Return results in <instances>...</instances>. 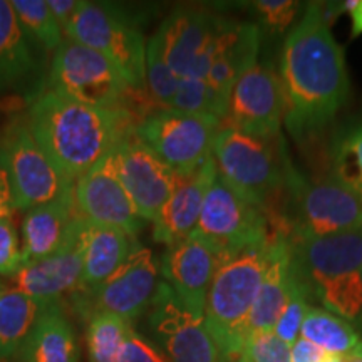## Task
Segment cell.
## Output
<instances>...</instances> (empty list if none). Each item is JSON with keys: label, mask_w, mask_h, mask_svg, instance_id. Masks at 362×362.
Returning <instances> with one entry per match:
<instances>
[{"label": "cell", "mask_w": 362, "mask_h": 362, "mask_svg": "<svg viewBox=\"0 0 362 362\" xmlns=\"http://www.w3.org/2000/svg\"><path fill=\"white\" fill-rule=\"evenodd\" d=\"M280 79L284 121L293 138L322 129L346 104L351 88L346 57L319 4H310L285 37Z\"/></svg>", "instance_id": "cell-1"}, {"label": "cell", "mask_w": 362, "mask_h": 362, "mask_svg": "<svg viewBox=\"0 0 362 362\" xmlns=\"http://www.w3.org/2000/svg\"><path fill=\"white\" fill-rule=\"evenodd\" d=\"M129 112L72 101L49 89L34 98L25 123L44 153L74 183L129 133Z\"/></svg>", "instance_id": "cell-2"}, {"label": "cell", "mask_w": 362, "mask_h": 362, "mask_svg": "<svg viewBox=\"0 0 362 362\" xmlns=\"http://www.w3.org/2000/svg\"><path fill=\"white\" fill-rule=\"evenodd\" d=\"M293 264L325 310L346 320L362 314V230L349 233L292 235Z\"/></svg>", "instance_id": "cell-3"}, {"label": "cell", "mask_w": 362, "mask_h": 362, "mask_svg": "<svg viewBox=\"0 0 362 362\" xmlns=\"http://www.w3.org/2000/svg\"><path fill=\"white\" fill-rule=\"evenodd\" d=\"M274 240L226 255L211 280L205 324L228 362L237 361L245 342L248 317L269 267Z\"/></svg>", "instance_id": "cell-4"}, {"label": "cell", "mask_w": 362, "mask_h": 362, "mask_svg": "<svg viewBox=\"0 0 362 362\" xmlns=\"http://www.w3.org/2000/svg\"><path fill=\"white\" fill-rule=\"evenodd\" d=\"M64 37L101 54L116 67L129 88H141L146 78V42L141 30L112 4L84 2L67 25Z\"/></svg>", "instance_id": "cell-5"}, {"label": "cell", "mask_w": 362, "mask_h": 362, "mask_svg": "<svg viewBox=\"0 0 362 362\" xmlns=\"http://www.w3.org/2000/svg\"><path fill=\"white\" fill-rule=\"evenodd\" d=\"M218 176L253 205L267 202L285 181L282 161L272 139L220 128L211 149Z\"/></svg>", "instance_id": "cell-6"}, {"label": "cell", "mask_w": 362, "mask_h": 362, "mask_svg": "<svg viewBox=\"0 0 362 362\" xmlns=\"http://www.w3.org/2000/svg\"><path fill=\"white\" fill-rule=\"evenodd\" d=\"M220 121L187 115L171 107L148 112L134 126V136L151 149L178 178L197 171L211 156Z\"/></svg>", "instance_id": "cell-7"}, {"label": "cell", "mask_w": 362, "mask_h": 362, "mask_svg": "<svg viewBox=\"0 0 362 362\" xmlns=\"http://www.w3.org/2000/svg\"><path fill=\"white\" fill-rule=\"evenodd\" d=\"M158 275L160 265L153 252L138 243L115 274L94 287L78 288L71 297L76 310L86 319L98 312H106L133 324L151 305L160 285Z\"/></svg>", "instance_id": "cell-8"}, {"label": "cell", "mask_w": 362, "mask_h": 362, "mask_svg": "<svg viewBox=\"0 0 362 362\" xmlns=\"http://www.w3.org/2000/svg\"><path fill=\"white\" fill-rule=\"evenodd\" d=\"M51 89L88 106L116 110L131 89L107 59L74 40L64 39L54 52Z\"/></svg>", "instance_id": "cell-9"}, {"label": "cell", "mask_w": 362, "mask_h": 362, "mask_svg": "<svg viewBox=\"0 0 362 362\" xmlns=\"http://www.w3.org/2000/svg\"><path fill=\"white\" fill-rule=\"evenodd\" d=\"M192 235L210 242L225 257L277 237L270 232L265 208L245 200L220 176L208 189L200 220Z\"/></svg>", "instance_id": "cell-10"}, {"label": "cell", "mask_w": 362, "mask_h": 362, "mask_svg": "<svg viewBox=\"0 0 362 362\" xmlns=\"http://www.w3.org/2000/svg\"><path fill=\"white\" fill-rule=\"evenodd\" d=\"M148 337L171 362H228L205 324L161 280L146 310Z\"/></svg>", "instance_id": "cell-11"}, {"label": "cell", "mask_w": 362, "mask_h": 362, "mask_svg": "<svg viewBox=\"0 0 362 362\" xmlns=\"http://www.w3.org/2000/svg\"><path fill=\"white\" fill-rule=\"evenodd\" d=\"M0 158L11 180L16 210L44 205L74 187L39 146L27 123L8 126L0 138Z\"/></svg>", "instance_id": "cell-12"}, {"label": "cell", "mask_w": 362, "mask_h": 362, "mask_svg": "<svg viewBox=\"0 0 362 362\" xmlns=\"http://www.w3.org/2000/svg\"><path fill=\"white\" fill-rule=\"evenodd\" d=\"M285 171L298 215L293 233L327 237L362 230V202L351 189L334 178L310 181L291 166Z\"/></svg>", "instance_id": "cell-13"}, {"label": "cell", "mask_w": 362, "mask_h": 362, "mask_svg": "<svg viewBox=\"0 0 362 362\" xmlns=\"http://www.w3.org/2000/svg\"><path fill=\"white\" fill-rule=\"evenodd\" d=\"M284 119L285 98L280 74L269 64H255L235 83L220 128L274 139Z\"/></svg>", "instance_id": "cell-14"}, {"label": "cell", "mask_w": 362, "mask_h": 362, "mask_svg": "<svg viewBox=\"0 0 362 362\" xmlns=\"http://www.w3.org/2000/svg\"><path fill=\"white\" fill-rule=\"evenodd\" d=\"M72 193L81 218L90 223L116 226L133 237L146 223L121 181L115 149L74 181Z\"/></svg>", "instance_id": "cell-15"}, {"label": "cell", "mask_w": 362, "mask_h": 362, "mask_svg": "<svg viewBox=\"0 0 362 362\" xmlns=\"http://www.w3.org/2000/svg\"><path fill=\"white\" fill-rule=\"evenodd\" d=\"M117 170L143 220L153 221L178 183V175L133 133L115 148Z\"/></svg>", "instance_id": "cell-16"}, {"label": "cell", "mask_w": 362, "mask_h": 362, "mask_svg": "<svg viewBox=\"0 0 362 362\" xmlns=\"http://www.w3.org/2000/svg\"><path fill=\"white\" fill-rule=\"evenodd\" d=\"M223 259V253L210 242L189 235L166 248L160 274L194 315L205 317L208 291Z\"/></svg>", "instance_id": "cell-17"}, {"label": "cell", "mask_w": 362, "mask_h": 362, "mask_svg": "<svg viewBox=\"0 0 362 362\" xmlns=\"http://www.w3.org/2000/svg\"><path fill=\"white\" fill-rule=\"evenodd\" d=\"M72 189L25 211L21 228L24 264L42 260L78 242L83 218L76 208Z\"/></svg>", "instance_id": "cell-18"}, {"label": "cell", "mask_w": 362, "mask_h": 362, "mask_svg": "<svg viewBox=\"0 0 362 362\" xmlns=\"http://www.w3.org/2000/svg\"><path fill=\"white\" fill-rule=\"evenodd\" d=\"M216 176L218 170L214 156H210L194 173L178 180L173 193L151 221L153 238L158 243L170 247L192 235L200 220L208 189L211 188Z\"/></svg>", "instance_id": "cell-19"}, {"label": "cell", "mask_w": 362, "mask_h": 362, "mask_svg": "<svg viewBox=\"0 0 362 362\" xmlns=\"http://www.w3.org/2000/svg\"><path fill=\"white\" fill-rule=\"evenodd\" d=\"M13 291L25 293L47 304H61L83 282V259L78 242L42 260L29 262L12 275Z\"/></svg>", "instance_id": "cell-20"}, {"label": "cell", "mask_w": 362, "mask_h": 362, "mask_svg": "<svg viewBox=\"0 0 362 362\" xmlns=\"http://www.w3.org/2000/svg\"><path fill=\"white\" fill-rule=\"evenodd\" d=\"M259 27L220 19L216 54L206 74L208 88L228 107V98L237 81L257 64Z\"/></svg>", "instance_id": "cell-21"}, {"label": "cell", "mask_w": 362, "mask_h": 362, "mask_svg": "<svg viewBox=\"0 0 362 362\" xmlns=\"http://www.w3.org/2000/svg\"><path fill=\"white\" fill-rule=\"evenodd\" d=\"M215 25L216 17L188 7L175 8L161 22L155 35L170 67L180 79L189 76Z\"/></svg>", "instance_id": "cell-22"}, {"label": "cell", "mask_w": 362, "mask_h": 362, "mask_svg": "<svg viewBox=\"0 0 362 362\" xmlns=\"http://www.w3.org/2000/svg\"><path fill=\"white\" fill-rule=\"evenodd\" d=\"M296 280L297 269L293 264L291 242L284 235H277L272 243L269 267L248 317L247 336L252 332L275 329Z\"/></svg>", "instance_id": "cell-23"}, {"label": "cell", "mask_w": 362, "mask_h": 362, "mask_svg": "<svg viewBox=\"0 0 362 362\" xmlns=\"http://www.w3.org/2000/svg\"><path fill=\"white\" fill-rule=\"evenodd\" d=\"M138 243L136 237L124 230L83 220L78 238L83 259V282L79 288L94 287L115 274Z\"/></svg>", "instance_id": "cell-24"}, {"label": "cell", "mask_w": 362, "mask_h": 362, "mask_svg": "<svg viewBox=\"0 0 362 362\" xmlns=\"http://www.w3.org/2000/svg\"><path fill=\"white\" fill-rule=\"evenodd\" d=\"M37 72L35 44L22 29L12 2L0 0V96L25 89Z\"/></svg>", "instance_id": "cell-25"}, {"label": "cell", "mask_w": 362, "mask_h": 362, "mask_svg": "<svg viewBox=\"0 0 362 362\" xmlns=\"http://www.w3.org/2000/svg\"><path fill=\"white\" fill-rule=\"evenodd\" d=\"M19 362H81L74 327L61 304L49 307L17 351Z\"/></svg>", "instance_id": "cell-26"}, {"label": "cell", "mask_w": 362, "mask_h": 362, "mask_svg": "<svg viewBox=\"0 0 362 362\" xmlns=\"http://www.w3.org/2000/svg\"><path fill=\"white\" fill-rule=\"evenodd\" d=\"M52 305L56 304H47L11 287L0 292V359L17 354L34 325Z\"/></svg>", "instance_id": "cell-27"}, {"label": "cell", "mask_w": 362, "mask_h": 362, "mask_svg": "<svg viewBox=\"0 0 362 362\" xmlns=\"http://www.w3.org/2000/svg\"><path fill=\"white\" fill-rule=\"evenodd\" d=\"M300 337L314 342L334 356H346L359 344V336L349 320L325 309L309 307L300 327Z\"/></svg>", "instance_id": "cell-28"}, {"label": "cell", "mask_w": 362, "mask_h": 362, "mask_svg": "<svg viewBox=\"0 0 362 362\" xmlns=\"http://www.w3.org/2000/svg\"><path fill=\"white\" fill-rule=\"evenodd\" d=\"M133 327L121 317L98 312L86 325V349L89 362H116L126 336Z\"/></svg>", "instance_id": "cell-29"}, {"label": "cell", "mask_w": 362, "mask_h": 362, "mask_svg": "<svg viewBox=\"0 0 362 362\" xmlns=\"http://www.w3.org/2000/svg\"><path fill=\"white\" fill-rule=\"evenodd\" d=\"M13 12L30 40L47 52H56L64 40L61 25L45 0H12Z\"/></svg>", "instance_id": "cell-30"}, {"label": "cell", "mask_w": 362, "mask_h": 362, "mask_svg": "<svg viewBox=\"0 0 362 362\" xmlns=\"http://www.w3.org/2000/svg\"><path fill=\"white\" fill-rule=\"evenodd\" d=\"M332 178L362 202V123L347 129L334 144Z\"/></svg>", "instance_id": "cell-31"}, {"label": "cell", "mask_w": 362, "mask_h": 362, "mask_svg": "<svg viewBox=\"0 0 362 362\" xmlns=\"http://www.w3.org/2000/svg\"><path fill=\"white\" fill-rule=\"evenodd\" d=\"M171 110L187 112L194 116H208L223 121L226 115V104L215 96L214 90L208 88L205 79L181 78L178 89L171 101Z\"/></svg>", "instance_id": "cell-32"}, {"label": "cell", "mask_w": 362, "mask_h": 362, "mask_svg": "<svg viewBox=\"0 0 362 362\" xmlns=\"http://www.w3.org/2000/svg\"><path fill=\"white\" fill-rule=\"evenodd\" d=\"M144 84L160 107H170L173 101L180 78L166 61L160 40L155 34L146 42V78Z\"/></svg>", "instance_id": "cell-33"}, {"label": "cell", "mask_w": 362, "mask_h": 362, "mask_svg": "<svg viewBox=\"0 0 362 362\" xmlns=\"http://www.w3.org/2000/svg\"><path fill=\"white\" fill-rule=\"evenodd\" d=\"M235 362H292L291 346L274 330L248 334Z\"/></svg>", "instance_id": "cell-34"}, {"label": "cell", "mask_w": 362, "mask_h": 362, "mask_svg": "<svg viewBox=\"0 0 362 362\" xmlns=\"http://www.w3.org/2000/svg\"><path fill=\"white\" fill-rule=\"evenodd\" d=\"M307 296H309V288H307L304 280L300 279V275H298L297 272L296 284H293L287 304H285L282 314H280L274 329V332L277 334L284 342H287L288 346H292V344L300 337L302 322H304L307 310H309L310 307L307 304Z\"/></svg>", "instance_id": "cell-35"}, {"label": "cell", "mask_w": 362, "mask_h": 362, "mask_svg": "<svg viewBox=\"0 0 362 362\" xmlns=\"http://www.w3.org/2000/svg\"><path fill=\"white\" fill-rule=\"evenodd\" d=\"M24 265L22 240L11 218L0 220V275L12 277Z\"/></svg>", "instance_id": "cell-36"}, {"label": "cell", "mask_w": 362, "mask_h": 362, "mask_svg": "<svg viewBox=\"0 0 362 362\" xmlns=\"http://www.w3.org/2000/svg\"><path fill=\"white\" fill-rule=\"evenodd\" d=\"M116 362H171L160 347L134 327L126 336Z\"/></svg>", "instance_id": "cell-37"}, {"label": "cell", "mask_w": 362, "mask_h": 362, "mask_svg": "<svg viewBox=\"0 0 362 362\" xmlns=\"http://www.w3.org/2000/svg\"><path fill=\"white\" fill-rule=\"evenodd\" d=\"M253 8L272 33H285L296 19L298 4L292 0H259Z\"/></svg>", "instance_id": "cell-38"}, {"label": "cell", "mask_w": 362, "mask_h": 362, "mask_svg": "<svg viewBox=\"0 0 362 362\" xmlns=\"http://www.w3.org/2000/svg\"><path fill=\"white\" fill-rule=\"evenodd\" d=\"M291 356L292 362H325L329 352L304 337H298L291 346Z\"/></svg>", "instance_id": "cell-39"}, {"label": "cell", "mask_w": 362, "mask_h": 362, "mask_svg": "<svg viewBox=\"0 0 362 362\" xmlns=\"http://www.w3.org/2000/svg\"><path fill=\"white\" fill-rule=\"evenodd\" d=\"M49 8H51L54 19L61 25L62 33H66L67 25L74 19V16L81 8L83 0H45Z\"/></svg>", "instance_id": "cell-40"}, {"label": "cell", "mask_w": 362, "mask_h": 362, "mask_svg": "<svg viewBox=\"0 0 362 362\" xmlns=\"http://www.w3.org/2000/svg\"><path fill=\"white\" fill-rule=\"evenodd\" d=\"M13 211H16V203H13L11 180H8L7 170L0 158V220L11 218Z\"/></svg>", "instance_id": "cell-41"}, {"label": "cell", "mask_w": 362, "mask_h": 362, "mask_svg": "<svg viewBox=\"0 0 362 362\" xmlns=\"http://www.w3.org/2000/svg\"><path fill=\"white\" fill-rule=\"evenodd\" d=\"M352 17V37L362 34V0L357 2L354 12L351 13Z\"/></svg>", "instance_id": "cell-42"}, {"label": "cell", "mask_w": 362, "mask_h": 362, "mask_svg": "<svg viewBox=\"0 0 362 362\" xmlns=\"http://www.w3.org/2000/svg\"><path fill=\"white\" fill-rule=\"evenodd\" d=\"M342 362H362V342L357 344L349 354L342 356Z\"/></svg>", "instance_id": "cell-43"}, {"label": "cell", "mask_w": 362, "mask_h": 362, "mask_svg": "<svg viewBox=\"0 0 362 362\" xmlns=\"http://www.w3.org/2000/svg\"><path fill=\"white\" fill-rule=\"evenodd\" d=\"M4 288H6V287H4V285H2V284H0V292H2V291H4Z\"/></svg>", "instance_id": "cell-44"}, {"label": "cell", "mask_w": 362, "mask_h": 362, "mask_svg": "<svg viewBox=\"0 0 362 362\" xmlns=\"http://www.w3.org/2000/svg\"><path fill=\"white\" fill-rule=\"evenodd\" d=\"M361 280H362V267H361Z\"/></svg>", "instance_id": "cell-45"}]
</instances>
